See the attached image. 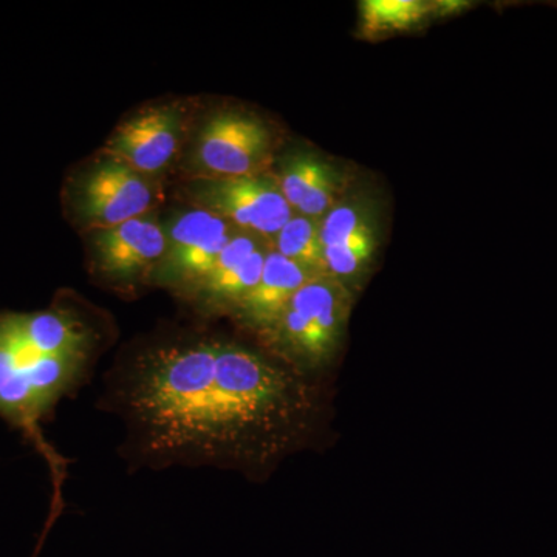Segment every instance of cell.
I'll return each instance as SVG.
<instances>
[{
  "mask_svg": "<svg viewBox=\"0 0 557 557\" xmlns=\"http://www.w3.org/2000/svg\"><path fill=\"white\" fill-rule=\"evenodd\" d=\"M100 408L123 423L131 467L248 468L287 448L309 399L285 362L203 332L131 348L106 375Z\"/></svg>",
  "mask_w": 557,
  "mask_h": 557,
  "instance_id": "cell-1",
  "label": "cell"
},
{
  "mask_svg": "<svg viewBox=\"0 0 557 557\" xmlns=\"http://www.w3.org/2000/svg\"><path fill=\"white\" fill-rule=\"evenodd\" d=\"M100 347V332L67 300L30 313L0 311V417L60 472L40 426L89 380Z\"/></svg>",
  "mask_w": 557,
  "mask_h": 557,
  "instance_id": "cell-2",
  "label": "cell"
},
{
  "mask_svg": "<svg viewBox=\"0 0 557 557\" xmlns=\"http://www.w3.org/2000/svg\"><path fill=\"white\" fill-rule=\"evenodd\" d=\"M160 197L157 178L132 170L108 153H102L84 174L81 172L70 188L75 218L89 231L113 228L152 214Z\"/></svg>",
  "mask_w": 557,
  "mask_h": 557,
  "instance_id": "cell-3",
  "label": "cell"
},
{
  "mask_svg": "<svg viewBox=\"0 0 557 557\" xmlns=\"http://www.w3.org/2000/svg\"><path fill=\"white\" fill-rule=\"evenodd\" d=\"M194 208L205 209L245 233L273 244L295 211L282 194L276 174L193 178L186 188Z\"/></svg>",
  "mask_w": 557,
  "mask_h": 557,
  "instance_id": "cell-4",
  "label": "cell"
},
{
  "mask_svg": "<svg viewBox=\"0 0 557 557\" xmlns=\"http://www.w3.org/2000/svg\"><path fill=\"white\" fill-rule=\"evenodd\" d=\"M163 225L166 251L153 270L149 285L170 288L183 299L211 273L223 249L240 231L200 208L180 211Z\"/></svg>",
  "mask_w": 557,
  "mask_h": 557,
  "instance_id": "cell-5",
  "label": "cell"
},
{
  "mask_svg": "<svg viewBox=\"0 0 557 557\" xmlns=\"http://www.w3.org/2000/svg\"><path fill=\"white\" fill-rule=\"evenodd\" d=\"M273 134L258 116L215 113L205 121L190 152L194 178L244 177L269 172Z\"/></svg>",
  "mask_w": 557,
  "mask_h": 557,
  "instance_id": "cell-6",
  "label": "cell"
},
{
  "mask_svg": "<svg viewBox=\"0 0 557 557\" xmlns=\"http://www.w3.org/2000/svg\"><path fill=\"white\" fill-rule=\"evenodd\" d=\"M164 251V225L152 214L113 228L90 231L91 270L102 282L121 292L149 285Z\"/></svg>",
  "mask_w": 557,
  "mask_h": 557,
  "instance_id": "cell-7",
  "label": "cell"
},
{
  "mask_svg": "<svg viewBox=\"0 0 557 557\" xmlns=\"http://www.w3.org/2000/svg\"><path fill=\"white\" fill-rule=\"evenodd\" d=\"M185 129L186 113L180 106L146 109L116 127L102 153L157 178L177 159Z\"/></svg>",
  "mask_w": 557,
  "mask_h": 557,
  "instance_id": "cell-8",
  "label": "cell"
},
{
  "mask_svg": "<svg viewBox=\"0 0 557 557\" xmlns=\"http://www.w3.org/2000/svg\"><path fill=\"white\" fill-rule=\"evenodd\" d=\"M270 249L265 240L239 231L186 300L207 317L233 314L258 285Z\"/></svg>",
  "mask_w": 557,
  "mask_h": 557,
  "instance_id": "cell-9",
  "label": "cell"
},
{
  "mask_svg": "<svg viewBox=\"0 0 557 557\" xmlns=\"http://www.w3.org/2000/svg\"><path fill=\"white\" fill-rule=\"evenodd\" d=\"M318 276L324 274L306 269L270 249L258 285L237 307L233 317L263 336L276 324L293 296Z\"/></svg>",
  "mask_w": 557,
  "mask_h": 557,
  "instance_id": "cell-10",
  "label": "cell"
},
{
  "mask_svg": "<svg viewBox=\"0 0 557 557\" xmlns=\"http://www.w3.org/2000/svg\"><path fill=\"white\" fill-rule=\"evenodd\" d=\"M282 194L296 214L321 220L344 199L343 175L314 153H295L276 174Z\"/></svg>",
  "mask_w": 557,
  "mask_h": 557,
  "instance_id": "cell-11",
  "label": "cell"
},
{
  "mask_svg": "<svg viewBox=\"0 0 557 557\" xmlns=\"http://www.w3.org/2000/svg\"><path fill=\"white\" fill-rule=\"evenodd\" d=\"M435 13V2L421 0H368L359 5L362 38L379 39L410 32Z\"/></svg>",
  "mask_w": 557,
  "mask_h": 557,
  "instance_id": "cell-12",
  "label": "cell"
},
{
  "mask_svg": "<svg viewBox=\"0 0 557 557\" xmlns=\"http://www.w3.org/2000/svg\"><path fill=\"white\" fill-rule=\"evenodd\" d=\"M271 249L299 265L325 273L324 247L321 242V220L293 214L276 237Z\"/></svg>",
  "mask_w": 557,
  "mask_h": 557,
  "instance_id": "cell-13",
  "label": "cell"
},
{
  "mask_svg": "<svg viewBox=\"0 0 557 557\" xmlns=\"http://www.w3.org/2000/svg\"><path fill=\"white\" fill-rule=\"evenodd\" d=\"M368 233H375V228L369 209L359 200L343 199L321 219V242L324 248Z\"/></svg>",
  "mask_w": 557,
  "mask_h": 557,
  "instance_id": "cell-14",
  "label": "cell"
},
{
  "mask_svg": "<svg viewBox=\"0 0 557 557\" xmlns=\"http://www.w3.org/2000/svg\"><path fill=\"white\" fill-rule=\"evenodd\" d=\"M375 247V233L361 234L344 244L325 247V273L346 285L347 278L358 277L368 267Z\"/></svg>",
  "mask_w": 557,
  "mask_h": 557,
  "instance_id": "cell-15",
  "label": "cell"
}]
</instances>
